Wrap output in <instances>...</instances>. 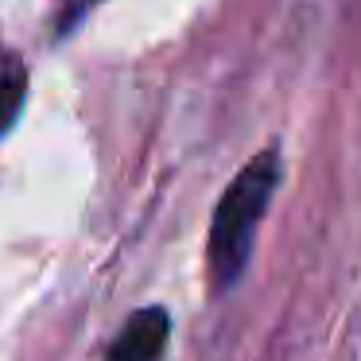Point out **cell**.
Masks as SVG:
<instances>
[{"label": "cell", "instance_id": "cell-1", "mask_svg": "<svg viewBox=\"0 0 361 361\" xmlns=\"http://www.w3.org/2000/svg\"><path fill=\"white\" fill-rule=\"evenodd\" d=\"M276 187H280V152L276 148H264L260 156H252L226 187L210 221V245H206L210 280L218 291H229L245 276L252 241H257V226L272 202Z\"/></svg>", "mask_w": 361, "mask_h": 361}, {"label": "cell", "instance_id": "cell-2", "mask_svg": "<svg viewBox=\"0 0 361 361\" xmlns=\"http://www.w3.org/2000/svg\"><path fill=\"white\" fill-rule=\"evenodd\" d=\"M171 338V314L164 307H144L121 326L109 361H159Z\"/></svg>", "mask_w": 361, "mask_h": 361}, {"label": "cell", "instance_id": "cell-3", "mask_svg": "<svg viewBox=\"0 0 361 361\" xmlns=\"http://www.w3.org/2000/svg\"><path fill=\"white\" fill-rule=\"evenodd\" d=\"M27 102V66L16 51L0 47V136L20 121Z\"/></svg>", "mask_w": 361, "mask_h": 361}, {"label": "cell", "instance_id": "cell-4", "mask_svg": "<svg viewBox=\"0 0 361 361\" xmlns=\"http://www.w3.org/2000/svg\"><path fill=\"white\" fill-rule=\"evenodd\" d=\"M90 4H97V0H71V4L63 8V24H59V32H71V27L82 20V12H86Z\"/></svg>", "mask_w": 361, "mask_h": 361}]
</instances>
